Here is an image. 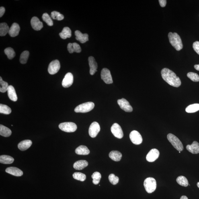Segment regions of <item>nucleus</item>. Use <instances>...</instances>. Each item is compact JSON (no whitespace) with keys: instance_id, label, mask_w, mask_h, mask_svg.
I'll list each match as a JSON object with an SVG mask.
<instances>
[{"instance_id":"72a5a7b5","label":"nucleus","mask_w":199,"mask_h":199,"mask_svg":"<svg viewBox=\"0 0 199 199\" xmlns=\"http://www.w3.org/2000/svg\"><path fill=\"white\" fill-rule=\"evenodd\" d=\"M11 112V108L6 105L0 104V113L5 114H9Z\"/></svg>"},{"instance_id":"c85d7f7f","label":"nucleus","mask_w":199,"mask_h":199,"mask_svg":"<svg viewBox=\"0 0 199 199\" xmlns=\"http://www.w3.org/2000/svg\"><path fill=\"white\" fill-rule=\"evenodd\" d=\"M11 134V130L10 129L2 125H0V135H1L5 137H9Z\"/></svg>"},{"instance_id":"b1692460","label":"nucleus","mask_w":199,"mask_h":199,"mask_svg":"<svg viewBox=\"0 0 199 199\" xmlns=\"http://www.w3.org/2000/svg\"><path fill=\"white\" fill-rule=\"evenodd\" d=\"M88 165V162L85 160H80L74 163L73 167L77 170H82Z\"/></svg>"},{"instance_id":"f8f14e48","label":"nucleus","mask_w":199,"mask_h":199,"mask_svg":"<svg viewBox=\"0 0 199 199\" xmlns=\"http://www.w3.org/2000/svg\"><path fill=\"white\" fill-rule=\"evenodd\" d=\"M118 104L121 108L126 112H131L133 111L132 107L130 106L129 102L126 99L122 98L119 99L117 101Z\"/></svg>"},{"instance_id":"37998d69","label":"nucleus","mask_w":199,"mask_h":199,"mask_svg":"<svg viewBox=\"0 0 199 199\" xmlns=\"http://www.w3.org/2000/svg\"><path fill=\"white\" fill-rule=\"evenodd\" d=\"M193 48L195 51L199 55V42L198 41L194 42L193 44Z\"/></svg>"},{"instance_id":"473e14b6","label":"nucleus","mask_w":199,"mask_h":199,"mask_svg":"<svg viewBox=\"0 0 199 199\" xmlns=\"http://www.w3.org/2000/svg\"><path fill=\"white\" fill-rule=\"evenodd\" d=\"M5 53L10 60L12 59L15 55V52L12 48L8 47L4 50Z\"/></svg>"},{"instance_id":"423d86ee","label":"nucleus","mask_w":199,"mask_h":199,"mask_svg":"<svg viewBox=\"0 0 199 199\" xmlns=\"http://www.w3.org/2000/svg\"><path fill=\"white\" fill-rule=\"evenodd\" d=\"M59 128L62 131L66 132H75L77 129V125L73 122H65L60 123Z\"/></svg>"},{"instance_id":"0eeeda50","label":"nucleus","mask_w":199,"mask_h":199,"mask_svg":"<svg viewBox=\"0 0 199 199\" xmlns=\"http://www.w3.org/2000/svg\"><path fill=\"white\" fill-rule=\"evenodd\" d=\"M101 78L107 84L113 83V80L110 70L106 68H103L101 71Z\"/></svg>"},{"instance_id":"7c9ffc66","label":"nucleus","mask_w":199,"mask_h":199,"mask_svg":"<svg viewBox=\"0 0 199 199\" xmlns=\"http://www.w3.org/2000/svg\"><path fill=\"white\" fill-rule=\"evenodd\" d=\"M199 110V104L196 103L189 105L186 109V111L188 113H193Z\"/></svg>"},{"instance_id":"7ed1b4c3","label":"nucleus","mask_w":199,"mask_h":199,"mask_svg":"<svg viewBox=\"0 0 199 199\" xmlns=\"http://www.w3.org/2000/svg\"><path fill=\"white\" fill-rule=\"evenodd\" d=\"M167 138L173 147L177 151L180 152L183 151L184 147L182 142L177 136L173 134H169L167 135Z\"/></svg>"},{"instance_id":"aec40b11","label":"nucleus","mask_w":199,"mask_h":199,"mask_svg":"<svg viewBox=\"0 0 199 199\" xmlns=\"http://www.w3.org/2000/svg\"><path fill=\"white\" fill-rule=\"evenodd\" d=\"M20 31V27L17 23H13L10 28L9 34L11 37L18 36Z\"/></svg>"},{"instance_id":"de8ad7c7","label":"nucleus","mask_w":199,"mask_h":199,"mask_svg":"<svg viewBox=\"0 0 199 199\" xmlns=\"http://www.w3.org/2000/svg\"><path fill=\"white\" fill-rule=\"evenodd\" d=\"M180 199H188L186 196H182L181 197Z\"/></svg>"},{"instance_id":"412c9836","label":"nucleus","mask_w":199,"mask_h":199,"mask_svg":"<svg viewBox=\"0 0 199 199\" xmlns=\"http://www.w3.org/2000/svg\"><path fill=\"white\" fill-rule=\"evenodd\" d=\"M187 151L191 153L194 154L199 153V144L197 142L194 141L191 145H187L186 146Z\"/></svg>"},{"instance_id":"f03ea898","label":"nucleus","mask_w":199,"mask_h":199,"mask_svg":"<svg viewBox=\"0 0 199 199\" xmlns=\"http://www.w3.org/2000/svg\"><path fill=\"white\" fill-rule=\"evenodd\" d=\"M170 42L178 51H180L183 48V45L180 36L176 33L170 32L168 34Z\"/></svg>"},{"instance_id":"5701e85b","label":"nucleus","mask_w":199,"mask_h":199,"mask_svg":"<svg viewBox=\"0 0 199 199\" xmlns=\"http://www.w3.org/2000/svg\"><path fill=\"white\" fill-rule=\"evenodd\" d=\"M7 95L10 99L13 101L17 100V97L15 90L12 86L10 85L7 89Z\"/></svg>"},{"instance_id":"a211bd4d","label":"nucleus","mask_w":199,"mask_h":199,"mask_svg":"<svg viewBox=\"0 0 199 199\" xmlns=\"http://www.w3.org/2000/svg\"><path fill=\"white\" fill-rule=\"evenodd\" d=\"M6 172L17 177L22 176L23 172L21 170L15 167H9L6 169Z\"/></svg>"},{"instance_id":"ea45409f","label":"nucleus","mask_w":199,"mask_h":199,"mask_svg":"<svg viewBox=\"0 0 199 199\" xmlns=\"http://www.w3.org/2000/svg\"><path fill=\"white\" fill-rule=\"evenodd\" d=\"M51 17L53 19L59 21L62 20L64 19V15L57 11H52L51 13Z\"/></svg>"},{"instance_id":"c9c22d12","label":"nucleus","mask_w":199,"mask_h":199,"mask_svg":"<svg viewBox=\"0 0 199 199\" xmlns=\"http://www.w3.org/2000/svg\"><path fill=\"white\" fill-rule=\"evenodd\" d=\"M29 55V52L27 51H23L22 53L21 54L20 58V61L21 64H25L27 63V60Z\"/></svg>"},{"instance_id":"6e6552de","label":"nucleus","mask_w":199,"mask_h":199,"mask_svg":"<svg viewBox=\"0 0 199 199\" xmlns=\"http://www.w3.org/2000/svg\"><path fill=\"white\" fill-rule=\"evenodd\" d=\"M130 138L132 143L135 145H140L143 141L141 135L135 130H133L130 132Z\"/></svg>"},{"instance_id":"f257e3e1","label":"nucleus","mask_w":199,"mask_h":199,"mask_svg":"<svg viewBox=\"0 0 199 199\" xmlns=\"http://www.w3.org/2000/svg\"><path fill=\"white\" fill-rule=\"evenodd\" d=\"M161 75L163 80L169 85L176 87L180 86V79L171 70L167 68H163L161 71Z\"/></svg>"},{"instance_id":"a19ab883","label":"nucleus","mask_w":199,"mask_h":199,"mask_svg":"<svg viewBox=\"0 0 199 199\" xmlns=\"http://www.w3.org/2000/svg\"><path fill=\"white\" fill-rule=\"evenodd\" d=\"M187 77L194 82H199V76L197 74L190 72L187 74Z\"/></svg>"},{"instance_id":"79ce46f5","label":"nucleus","mask_w":199,"mask_h":199,"mask_svg":"<svg viewBox=\"0 0 199 199\" xmlns=\"http://www.w3.org/2000/svg\"><path fill=\"white\" fill-rule=\"evenodd\" d=\"M109 181L113 185H115L117 184L119 180L118 177L116 176L113 174H111L108 177Z\"/></svg>"},{"instance_id":"393cba45","label":"nucleus","mask_w":199,"mask_h":199,"mask_svg":"<svg viewBox=\"0 0 199 199\" xmlns=\"http://www.w3.org/2000/svg\"><path fill=\"white\" fill-rule=\"evenodd\" d=\"M75 153L79 155H86L90 153V151L86 146L81 145L75 150Z\"/></svg>"},{"instance_id":"58836bf2","label":"nucleus","mask_w":199,"mask_h":199,"mask_svg":"<svg viewBox=\"0 0 199 199\" xmlns=\"http://www.w3.org/2000/svg\"><path fill=\"white\" fill-rule=\"evenodd\" d=\"M0 84L1 86L0 88V91L2 93L6 92L9 86L7 82L3 81L1 77H0Z\"/></svg>"},{"instance_id":"a18cd8bd","label":"nucleus","mask_w":199,"mask_h":199,"mask_svg":"<svg viewBox=\"0 0 199 199\" xmlns=\"http://www.w3.org/2000/svg\"><path fill=\"white\" fill-rule=\"evenodd\" d=\"M5 9L3 7H1L0 8V17H1L3 16L5 13Z\"/></svg>"},{"instance_id":"c756f323","label":"nucleus","mask_w":199,"mask_h":199,"mask_svg":"<svg viewBox=\"0 0 199 199\" xmlns=\"http://www.w3.org/2000/svg\"><path fill=\"white\" fill-rule=\"evenodd\" d=\"M9 27L7 23H1L0 24V36H6L7 33H9Z\"/></svg>"},{"instance_id":"1a4fd4ad","label":"nucleus","mask_w":199,"mask_h":199,"mask_svg":"<svg viewBox=\"0 0 199 199\" xmlns=\"http://www.w3.org/2000/svg\"><path fill=\"white\" fill-rule=\"evenodd\" d=\"M60 67V62L58 60H54L50 64L48 72L51 75H54L58 73Z\"/></svg>"},{"instance_id":"f3484780","label":"nucleus","mask_w":199,"mask_h":199,"mask_svg":"<svg viewBox=\"0 0 199 199\" xmlns=\"http://www.w3.org/2000/svg\"><path fill=\"white\" fill-rule=\"evenodd\" d=\"M76 39L82 43H84L89 40V36L87 34H82L79 30L75 32Z\"/></svg>"},{"instance_id":"a878e982","label":"nucleus","mask_w":199,"mask_h":199,"mask_svg":"<svg viewBox=\"0 0 199 199\" xmlns=\"http://www.w3.org/2000/svg\"><path fill=\"white\" fill-rule=\"evenodd\" d=\"M60 36L63 39H66L71 38L72 36L71 30L68 27H65L62 30V32L59 34Z\"/></svg>"},{"instance_id":"e433bc0d","label":"nucleus","mask_w":199,"mask_h":199,"mask_svg":"<svg viewBox=\"0 0 199 199\" xmlns=\"http://www.w3.org/2000/svg\"><path fill=\"white\" fill-rule=\"evenodd\" d=\"M73 177L74 179L81 181H84L86 179V175L80 172L74 173Z\"/></svg>"},{"instance_id":"bb28decb","label":"nucleus","mask_w":199,"mask_h":199,"mask_svg":"<svg viewBox=\"0 0 199 199\" xmlns=\"http://www.w3.org/2000/svg\"><path fill=\"white\" fill-rule=\"evenodd\" d=\"M109 157L115 161H120L122 157V155L120 152L113 151L111 152L109 154Z\"/></svg>"},{"instance_id":"cd10ccee","label":"nucleus","mask_w":199,"mask_h":199,"mask_svg":"<svg viewBox=\"0 0 199 199\" xmlns=\"http://www.w3.org/2000/svg\"><path fill=\"white\" fill-rule=\"evenodd\" d=\"M14 161L12 157L8 155H1L0 157V162L4 164H11Z\"/></svg>"},{"instance_id":"4c0bfd02","label":"nucleus","mask_w":199,"mask_h":199,"mask_svg":"<svg viewBox=\"0 0 199 199\" xmlns=\"http://www.w3.org/2000/svg\"><path fill=\"white\" fill-rule=\"evenodd\" d=\"M42 19L43 20L46 22L49 26H53V21H52V19L48 13H44L42 15Z\"/></svg>"},{"instance_id":"dca6fc26","label":"nucleus","mask_w":199,"mask_h":199,"mask_svg":"<svg viewBox=\"0 0 199 199\" xmlns=\"http://www.w3.org/2000/svg\"><path fill=\"white\" fill-rule=\"evenodd\" d=\"M89 65L90 69V73L91 75H94L95 72L97 71V64L95 61V58L93 56H90L88 58Z\"/></svg>"},{"instance_id":"09e8293b","label":"nucleus","mask_w":199,"mask_h":199,"mask_svg":"<svg viewBox=\"0 0 199 199\" xmlns=\"http://www.w3.org/2000/svg\"><path fill=\"white\" fill-rule=\"evenodd\" d=\"M197 186L199 188V182L197 183Z\"/></svg>"},{"instance_id":"8fccbe9b","label":"nucleus","mask_w":199,"mask_h":199,"mask_svg":"<svg viewBox=\"0 0 199 199\" xmlns=\"http://www.w3.org/2000/svg\"><path fill=\"white\" fill-rule=\"evenodd\" d=\"M179 153H180V151H179Z\"/></svg>"},{"instance_id":"c03bdc74","label":"nucleus","mask_w":199,"mask_h":199,"mask_svg":"<svg viewBox=\"0 0 199 199\" xmlns=\"http://www.w3.org/2000/svg\"><path fill=\"white\" fill-rule=\"evenodd\" d=\"M159 2L160 6L161 7H165L167 3V1L166 0H159Z\"/></svg>"},{"instance_id":"ddd939ff","label":"nucleus","mask_w":199,"mask_h":199,"mask_svg":"<svg viewBox=\"0 0 199 199\" xmlns=\"http://www.w3.org/2000/svg\"><path fill=\"white\" fill-rule=\"evenodd\" d=\"M159 155L160 153L158 150L156 149H152L146 155V160L150 162H153L158 159Z\"/></svg>"},{"instance_id":"39448f33","label":"nucleus","mask_w":199,"mask_h":199,"mask_svg":"<svg viewBox=\"0 0 199 199\" xmlns=\"http://www.w3.org/2000/svg\"><path fill=\"white\" fill-rule=\"evenodd\" d=\"M95 104L92 102L83 103L78 106L75 109L76 113H86L90 112L94 108Z\"/></svg>"},{"instance_id":"20e7f679","label":"nucleus","mask_w":199,"mask_h":199,"mask_svg":"<svg viewBox=\"0 0 199 199\" xmlns=\"http://www.w3.org/2000/svg\"><path fill=\"white\" fill-rule=\"evenodd\" d=\"M144 186L146 192L148 193H153L157 188V181L153 177H148L144 181Z\"/></svg>"},{"instance_id":"2f4dec72","label":"nucleus","mask_w":199,"mask_h":199,"mask_svg":"<svg viewBox=\"0 0 199 199\" xmlns=\"http://www.w3.org/2000/svg\"><path fill=\"white\" fill-rule=\"evenodd\" d=\"M176 181L177 183L181 186L186 187L188 185V181L185 177L179 176L177 177Z\"/></svg>"},{"instance_id":"49530a36","label":"nucleus","mask_w":199,"mask_h":199,"mask_svg":"<svg viewBox=\"0 0 199 199\" xmlns=\"http://www.w3.org/2000/svg\"><path fill=\"white\" fill-rule=\"evenodd\" d=\"M194 68L197 71H199V64L194 65Z\"/></svg>"},{"instance_id":"9b49d317","label":"nucleus","mask_w":199,"mask_h":199,"mask_svg":"<svg viewBox=\"0 0 199 199\" xmlns=\"http://www.w3.org/2000/svg\"><path fill=\"white\" fill-rule=\"evenodd\" d=\"M100 126L98 123L96 122H93L90 126L89 128V133L90 136L92 138H95L100 131Z\"/></svg>"},{"instance_id":"f704fd0d","label":"nucleus","mask_w":199,"mask_h":199,"mask_svg":"<svg viewBox=\"0 0 199 199\" xmlns=\"http://www.w3.org/2000/svg\"><path fill=\"white\" fill-rule=\"evenodd\" d=\"M91 177L93 179V183L95 185H97L99 184L101 178V174L99 172H95L93 174L91 175Z\"/></svg>"},{"instance_id":"6ab92c4d","label":"nucleus","mask_w":199,"mask_h":199,"mask_svg":"<svg viewBox=\"0 0 199 199\" xmlns=\"http://www.w3.org/2000/svg\"><path fill=\"white\" fill-rule=\"evenodd\" d=\"M67 49L70 53H73L74 52L80 53L82 50L81 46L76 42L69 43L68 45Z\"/></svg>"},{"instance_id":"4be33fe9","label":"nucleus","mask_w":199,"mask_h":199,"mask_svg":"<svg viewBox=\"0 0 199 199\" xmlns=\"http://www.w3.org/2000/svg\"><path fill=\"white\" fill-rule=\"evenodd\" d=\"M32 142L30 140H23L18 145V148L21 151H26L32 146Z\"/></svg>"},{"instance_id":"9d476101","label":"nucleus","mask_w":199,"mask_h":199,"mask_svg":"<svg viewBox=\"0 0 199 199\" xmlns=\"http://www.w3.org/2000/svg\"><path fill=\"white\" fill-rule=\"evenodd\" d=\"M111 130L113 135L118 139H122L123 137V132L122 128L118 124H113L111 128Z\"/></svg>"},{"instance_id":"2eb2a0df","label":"nucleus","mask_w":199,"mask_h":199,"mask_svg":"<svg viewBox=\"0 0 199 199\" xmlns=\"http://www.w3.org/2000/svg\"><path fill=\"white\" fill-rule=\"evenodd\" d=\"M31 24L33 29L36 31L41 30L43 27L42 23L36 17H33L31 19Z\"/></svg>"},{"instance_id":"4468645a","label":"nucleus","mask_w":199,"mask_h":199,"mask_svg":"<svg viewBox=\"0 0 199 199\" xmlns=\"http://www.w3.org/2000/svg\"><path fill=\"white\" fill-rule=\"evenodd\" d=\"M73 77L71 73L66 74L62 82V85L63 87L68 88L73 85Z\"/></svg>"}]
</instances>
